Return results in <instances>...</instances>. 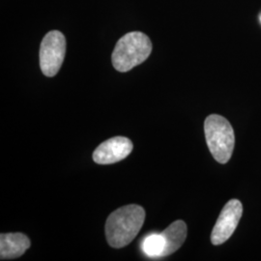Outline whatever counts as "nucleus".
<instances>
[{
    "mask_svg": "<svg viewBox=\"0 0 261 261\" xmlns=\"http://www.w3.org/2000/svg\"><path fill=\"white\" fill-rule=\"evenodd\" d=\"M145 220V211L140 205L123 206L109 216L106 236L110 246L120 249L129 245L140 232Z\"/></svg>",
    "mask_w": 261,
    "mask_h": 261,
    "instance_id": "nucleus-1",
    "label": "nucleus"
},
{
    "mask_svg": "<svg viewBox=\"0 0 261 261\" xmlns=\"http://www.w3.org/2000/svg\"><path fill=\"white\" fill-rule=\"evenodd\" d=\"M152 51L149 37L140 31L125 34L118 40L112 55V65L118 72H129L144 62Z\"/></svg>",
    "mask_w": 261,
    "mask_h": 261,
    "instance_id": "nucleus-2",
    "label": "nucleus"
},
{
    "mask_svg": "<svg viewBox=\"0 0 261 261\" xmlns=\"http://www.w3.org/2000/svg\"><path fill=\"white\" fill-rule=\"evenodd\" d=\"M204 133L208 148L220 164H226L232 155L235 145L234 130L224 117L212 114L204 122Z\"/></svg>",
    "mask_w": 261,
    "mask_h": 261,
    "instance_id": "nucleus-3",
    "label": "nucleus"
},
{
    "mask_svg": "<svg viewBox=\"0 0 261 261\" xmlns=\"http://www.w3.org/2000/svg\"><path fill=\"white\" fill-rule=\"evenodd\" d=\"M65 55V36L58 30L47 32L40 47V67L43 74L55 76L62 66Z\"/></svg>",
    "mask_w": 261,
    "mask_h": 261,
    "instance_id": "nucleus-4",
    "label": "nucleus"
},
{
    "mask_svg": "<svg viewBox=\"0 0 261 261\" xmlns=\"http://www.w3.org/2000/svg\"><path fill=\"white\" fill-rule=\"evenodd\" d=\"M242 214V203L237 199H231L224 205L211 234L213 245H222L231 237Z\"/></svg>",
    "mask_w": 261,
    "mask_h": 261,
    "instance_id": "nucleus-5",
    "label": "nucleus"
},
{
    "mask_svg": "<svg viewBox=\"0 0 261 261\" xmlns=\"http://www.w3.org/2000/svg\"><path fill=\"white\" fill-rule=\"evenodd\" d=\"M133 142L125 137H115L101 143L93 153L98 165H112L127 158L133 150Z\"/></svg>",
    "mask_w": 261,
    "mask_h": 261,
    "instance_id": "nucleus-6",
    "label": "nucleus"
},
{
    "mask_svg": "<svg viewBox=\"0 0 261 261\" xmlns=\"http://www.w3.org/2000/svg\"><path fill=\"white\" fill-rule=\"evenodd\" d=\"M30 247V240L22 233H2L0 235V258L14 259L21 256Z\"/></svg>",
    "mask_w": 261,
    "mask_h": 261,
    "instance_id": "nucleus-7",
    "label": "nucleus"
},
{
    "mask_svg": "<svg viewBox=\"0 0 261 261\" xmlns=\"http://www.w3.org/2000/svg\"><path fill=\"white\" fill-rule=\"evenodd\" d=\"M187 232L186 224L181 220L175 221L166 230H164L162 234L166 240V247L162 257L170 255L179 250L186 240Z\"/></svg>",
    "mask_w": 261,
    "mask_h": 261,
    "instance_id": "nucleus-8",
    "label": "nucleus"
},
{
    "mask_svg": "<svg viewBox=\"0 0 261 261\" xmlns=\"http://www.w3.org/2000/svg\"><path fill=\"white\" fill-rule=\"evenodd\" d=\"M166 247V240L162 233H153L147 235L141 245L142 252L148 257L157 258L162 257Z\"/></svg>",
    "mask_w": 261,
    "mask_h": 261,
    "instance_id": "nucleus-9",
    "label": "nucleus"
},
{
    "mask_svg": "<svg viewBox=\"0 0 261 261\" xmlns=\"http://www.w3.org/2000/svg\"><path fill=\"white\" fill-rule=\"evenodd\" d=\"M260 19H261V18H260Z\"/></svg>",
    "mask_w": 261,
    "mask_h": 261,
    "instance_id": "nucleus-10",
    "label": "nucleus"
}]
</instances>
